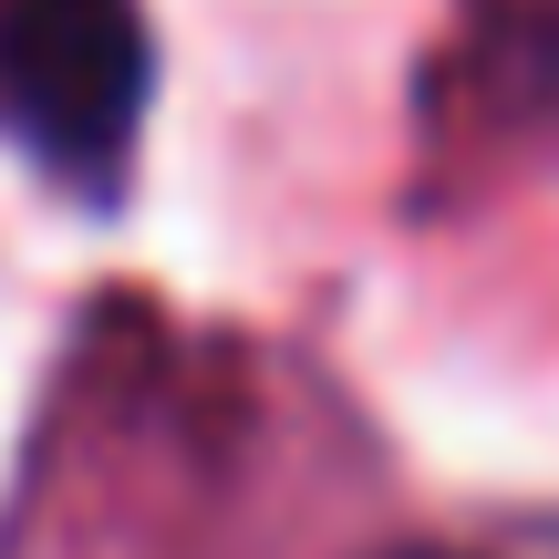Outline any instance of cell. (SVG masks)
<instances>
[{"label": "cell", "instance_id": "6da1fadb", "mask_svg": "<svg viewBox=\"0 0 559 559\" xmlns=\"http://www.w3.org/2000/svg\"><path fill=\"white\" fill-rule=\"evenodd\" d=\"M145 115L135 0H0V124L62 177H104Z\"/></svg>", "mask_w": 559, "mask_h": 559}]
</instances>
